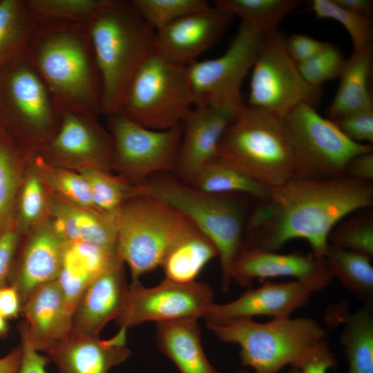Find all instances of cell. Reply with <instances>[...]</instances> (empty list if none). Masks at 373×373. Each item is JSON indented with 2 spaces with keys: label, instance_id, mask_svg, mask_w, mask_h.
<instances>
[{
  "label": "cell",
  "instance_id": "cell-39",
  "mask_svg": "<svg viewBox=\"0 0 373 373\" xmlns=\"http://www.w3.org/2000/svg\"><path fill=\"white\" fill-rule=\"evenodd\" d=\"M143 20L155 32L209 3L204 0H132Z\"/></svg>",
  "mask_w": 373,
  "mask_h": 373
},
{
  "label": "cell",
  "instance_id": "cell-40",
  "mask_svg": "<svg viewBox=\"0 0 373 373\" xmlns=\"http://www.w3.org/2000/svg\"><path fill=\"white\" fill-rule=\"evenodd\" d=\"M103 0H28L38 21L52 20L88 24Z\"/></svg>",
  "mask_w": 373,
  "mask_h": 373
},
{
  "label": "cell",
  "instance_id": "cell-10",
  "mask_svg": "<svg viewBox=\"0 0 373 373\" xmlns=\"http://www.w3.org/2000/svg\"><path fill=\"white\" fill-rule=\"evenodd\" d=\"M296 169L295 178L330 179L345 176L356 155L372 152V145L355 142L316 108L300 104L281 120Z\"/></svg>",
  "mask_w": 373,
  "mask_h": 373
},
{
  "label": "cell",
  "instance_id": "cell-46",
  "mask_svg": "<svg viewBox=\"0 0 373 373\" xmlns=\"http://www.w3.org/2000/svg\"><path fill=\"white\" fill-rule=\"evenodd\" d=\"M338 361L329 345L316 350L296 368L301 373H327L329 369H336Z\"/></svg>",
  "mask_w": 373,
  "mask_h": 373
},
{
  "label": "cell",
  "instance_id": "cell-34",
  "mask_svg": "<svg viewBox=\"0 0 373 373\" xmlns=\"http://www.w3.org/2000/svg\"><path fill=\"white\" fill-rule=\"evenodd\" d=\"M30 159L52 195L75 205L95 208L88 183L79 172L50 164L35 152L30 153Z\"/></svg>",
  "mask_w": 373,
  "mask_h": 373
},
{
  "label": "cell",
  "instance_id": "cell-38",
  "mask_svg": "<svg viewBox=\"0 0 373 373\" xmlns=\"http://www.w3.org/2000/svg\"><path fill=\"white\" fill-rule=\"evenodd\" d=\"M310 8L318 18L334 19L344 26L351 37L353 52L372 47L371 17L344 9L333 0H312Z\"/></svg>",
  "mask_w": 373,
  "mask_h": 373
},
{
  "label": "cell",
  "instance_id": "cell-8",
  "mask_svg": "<svg viewBox=\"0 0 373 373\" xmlns=\"http://www.w3.org/2000/svg\"><path fill=\"white\" fill-rule=\"evenodd\" d=\"M148 195L160 199L184 213L215 244L222 271V289L227 291L232 264L242 246L244 218L229 195H213L174 180L144 182L131 186L129 198Z\"/></svg>",
  "mask_w": 373,
  "mask_h": 373
},
{
  "label": "cell",
  "instance_id": "cell-7",
  "mask_svg": "<svg viewBox=\"0 0 373 373\" xmlns=\"http://www.w3.org/2000/svg\"><path fill=\"white\" fill-rule=\"evenodd\" d=\"M61 111L25 55L0 66V130L28 152L55 135Z\"/></svg>",
  "mask_w": 373,
  "mask_h": 373
},
{
  "label": "cell",
  "instance_id": "cell-1",
  "mask_svg": "<svg viewBox=\"0 0 373 373\" xmlns=\"http://www.w3.org/2000/svg\"><path fill=\"white\" fill-rule=\"evenodd\" d=\"M254 210L242 247L277 251L303 239L312 254L323 258L333 228L351 213L373 205V184L347 176L330 179L294 178L269 189Z\"/></svg>",
  "mask_w": 373,
  "mask_h": 373
},
{
  "label": "cell",
  "instance_id": "cell-3",
  "mask_svg": "<svg viewBox=\"0 0 373 373\" xmlns=\"http://www.w3.org/2000/svg\"><path fill=\"white\" fill-rule=\"evenodd\" d=\"M102 82V113L120 111L140 67L155 52V31L131 1L103 0L88 23Z\"/></svg>",
  "mask_w": 373,
  "mask_h": 373
},
{
  "label": "cell",
  "instance_id": "cell-27",
  "mask_svg": "<svg viewBox=\"0 0 373 373\" xmlns=\"http://www.w3.org/2000/svg\"><path fill=\"white\" fill-rule=\"evenodd\" d=\"M217 256L215 244L194 225L171 245L160 267L166 279L190 283L196 281L203 268Z\"/></svg>",
  "mask_w": 373,
  "mask_h": 373
},
{
  "label": "cell",
  "instance_id": "cell-21",
  "mask_svg": "<svg viewBox=\"0 0 373 373\" xmlns=\"http://www.w3.org/2000/svg\"><path fill=\"white\" fill-rule=\"evenodd\" d=\"M313 293L305 284L296 280L264 282L258 288L250 287L231 302L214 303L204 318L210 322L253 319L256 316L288 318L305 305Z\"/></svg>",
  "mask_w": 373,
  "mask_h": 373
},
{
  "label": "cell",
  "instance_id": "cell-29",
  "mask_svg": "<svg viewBox=\"0 0 373 373\" xmlns=\"http://www.w3.org/2000/svg\"><path fill=\"white\" fill-rule=\"evenodd\" d=\"M37 24L28 0H0V66L25 55Z\"/></svg>",
  "mask_w": 373,
  "mask_h": 373
},
{
  "label": "cell",
  "instance_id": "cell-15",
  "mask_svg": "<svg viewBox=\"0 0 373 373\" xmlns=\"http://www.w3.org/2000/svg\"><path fill=\"white\" fill-rule=\"evenodd\" d=\"M97 115L81 110H61L57 131L35 153L49 164L66 169L92 167L108 171L112 164L113 140Z\"/></svg>",
  "mask_w": 373,
  "mask_h": 373
},
{
  "label": "cell",
  "instance_id": "cell-14",
  "mask_svg": "<svg viewBox=\"0 0 373 373\" xmlns=\"http://www.w3.org/2000/svg\"><path fill=\"white\" fill-rule=\"evenodd\" d=\"M213 300L212 289L204 283H179L165 278L146 287L135 279L128 284L126 303L116 322L128 329L149 321L198 319L205 316Z\"/></svg>",
  "mask_w": 373,
  "mask_h": 373
},
{
  "label": "cell",
  "instance_id": "cell-51",
  "mask_svg": "<svg viewBox=\"0 0 373 373\" xmlns=\"http://www.w3.org/2000/svg\"><path fill=\"white\" fill-rule=\"evenodd\" d=\"M335 3L349 11L371 17L373 8L370 0H333Z\"/></svg>",
  "mask_w": 373,
  "mask_h": 373
},
{
  "label": "cell",
  "instance_id": "cell-20",
  "mask_svg": "<svg viewBox=\"0 0 373 373\" xmlns=\"http://www.w3.org/2000/svg\"><path fill=\"white\" fill-rule=\"evenodd\" d=\"M73 314L57 280L41 285L22 305L21 341L38 352L48 353L72 332Z\"/></svg>",
  "mask_w": 373,
  "mask_h": 373
},
{
  "label": "cell",
  "instance_id": "cell-45",
  "mask_svg": "<svg viewBox=\"0 0 373 373\" xmlns=\"http://www.w3.org/2000/svg\"><path fill=\"white\" fill-rule=\"evenodd\" d=\"M325 44L305 35L293 34L285 37L286 48L297 64L312 58L324 48Z\"/></svg>",
  "mask_w": 373,
  "mask_h": 373
},
{
  "label": "cell",
  "instance_id": "cell-6",
  "mask_svg": "<svg viewBox=\"0 0 373 373\" xmlns=\"http://www.w3.org/2000/svg\"><path fill=\"white\" fill-rule=\"evenodd\" d=\"M111 215L117 230L116 254L132 280L160 266L171 245L194 224L166 202L148 195L131 197Z\"/></svg>",
  "mask_w": 373,
  "mask_h": 373
},
{
  "label": "cell",
  "instance_id": "cell-4",
  "mask_svg": "<svg viewBox=\"0 0 373 373\" xmlns=\"http://www.w3.org/2000/svg\"><path fill=\"white\" fill-rule=\"evenodd\" d=\"M220 341L240 347L241 365L255 373H279L287 365L298 367L318 349L329 345L327 329L311 317L206 321Z\"/></svg>",
  "mask_w": 373,
  "mask_h": 373
},
{
  "label": "cell",
  "instance_id": "cell-30",
  "mask_svg": "<svg viewBox=\"0 0 373 373\" xmlns=\"http://www.w3.org/2000/svg\"><path fill=\"white\" fill-rule=\"evenodd\" d=\"M340 334L347 373H373V307L362 306L343 318Z\"/></svg>",
  "mask_w": 373,
  "mask_h": 373
},
{
  "label": "cell",
  "instance_id": "cell-44",
  "mask_svg": "<svg viewBox=\"0 0 373 373\" xmlns=\"http://www.w3.org/2000/svg\"><path fill=\"white\" fill-rule=\"evenodd\" d=\"M21 233L12 220L0 233V288L8 285Z\"/></svg>",
  "mask_w": 373,
  "mask_h": 373
},
{
  "label": "cell",
  "instance_id": "cell-18",
  "mask_svg": "<svg viewBox=\"0 0 373 373\" xmlns=\"http://www.w3.org/2000/svg\"><path fill=\"white\" fill-rule=\"evenodd\" d=\"M233 17L215 5L191 13L155 32L156 52L188 66L220 40Z\"/></svg>",
  "mask_w": 373,
  "mask_h": 373
},
{
  "label": "cell",
  "instance_id": "cell-49",
  "mask_svg": "<svg viewBox=\"0 0 373 373\" xmlns=\"http://www.w3.org/2000/svg\"><path fill=\"white\" fill-rule=\"evenodd\" d=\"M22 358L18 373H46V366L50 359L21 341Z\"/></svg>",
  "mask_w": 373,
  "mask_h": 373
},
{
  "label": "cell",
  "instance_id": "cell-37",
  "mask_svg": "<svg viewBox=\"0 0 373 373\" xmlns=\"http://www.w3.org/2000/svg\"><path fill=\"white\" fill-rule=\"evenodd\" d=\"M79 172L88 183L96 209L112 213L129 198L131 185L120 176L97 168H84Z\"/></svg>",
  "mask_w": 373,
  "mask_h": 373
},
{
  "label": "cell",
  "instance_id": "cell-48",
  "mask_svg": "<svg viewBox=\"0 0 373 373\" xmlns=\"http://www.w3.org/2000/svg\"><path fill=\"white\" fill-rule=\"evenodd\" d=\"M21 300L17 289L10 285L0 288V316L6 320L21 314Z\"/></svg>",
  "mask_w": 373,
  "mask_h": 373
},
{
  "label": "cell",
  "instance_id": "cell-52",
  "mask_svg": "<svg viewBox=\"0 0 373 373\" xmlns=\"http://www.w3.org/2000/svg\"><path fill=\"white\" fill-rule=\"evenodd\" d=\"M9 329L8 320L0 316V337L5 336Z\"/></svg>",
  "mask_w": 373,
  "mask_h": 373
},
{
  "label": "cell",
  "instance_id": "cell-22",
  "mask_svg": "<svg viewBox=\"0 0 373 373\" xmlns=\"http://www.w3.org/2000/svg\"><path fill=\"white\" fill-rule=\"evenodd\" d=\"M128 289L124 263L117 257L86 287L73 314L72 331L99 336L110 321L120 316Z\"/></svg>",
  "mask_w": 373,
  "mask_h": 373
},
{
  "label": "cell",
  "instance_id": "cell-2",
  "mask_svg": "<svg viewBox=\"0 0 373 373\" xmlns=\"http://www.w3.org/2000/svg\"><path fill=\"white\" fill-rule=\"evenodd\" d=\"M24 55L61 111L102 113V82L88 24L37 20Z\"/></svg>",
  "mask_w": 373,
  "mask_h": 373
},
{
  "label": "cell",
  "instance_id": "cell-12",
  "mask_svg": "<svg viewBox=\"0 0 373 373\" xmlns=\"http://www.w3.org/2000/svg\"><path fill=\"white\" fill-rule=\"evenodd\" d=\"M106 117L113 140L111 169L131 186L154 173L176 169L182 124L159 131L136 123L120 111Z\"/></svg>",
  "mask_w": 373,
  "mask_h": 373
},
{
  "label": "cell",
  "instance_id": "cell-17",
  "mask_svg": "<svg viewBox=\"0 0 373 373\" xmlns=\"http://www.w3.org/2000/svg\"><path fill=\"white\" fill-rule=\"evenodd\" d=\"M277 277L294 278L313 292L325 289L333 279L324 259L312 253L280 254L257 248L242 247L230 271L231 282L249 288L256 279Z\"/></svg>",
  "mask_w": 373,
  "mask_h": 373
},
{
  "label": "cell",
  "instance_id": "cell-13",
  "mask_svg": "<svg viewBox=\"0 0 373 373\" xmlns=\"http://www.w3.org/2000/svg\"><path fill=\"white\" fill-rule=\"evenodd\" d=\"M264 35L242 21L224 54L187 66L194 106L244 104L241 86L255 63Z\"/></svg>",
  "mask_w": 373,
  "mask_h": 373
},
{
  "label": "cell",
  "instance_id": "cell-28",
  "mask_svg": "<svg viewBox=\"0 0 373 373\" xmlns=\"http://www.w3.org/2000/svg\"><path fill=\"white\" fill-rule=\"evenodd\" d=\"M323 259L332 278L363 303L373 307V267L370 257L328 245Z\"/></svg>",
  "mask_w": 373,
  "mask_h": 373
},
{
  "label": "cell",
  "instance_id": "cell-43",
  "mask_svg": "<svg viewBox=\"0 0 373 373\" xmlns=\"http://www.w3.org/2000/svg\"><path fill=\"white\" fill-rule=\"evenodd\" d=\"M333 122L351 140L361 144L373 143V108L359 111Z\"/></svg>",
  "mask_w": 373,
  "mask_h": 373
},
{
  "label": "cell",
  "instance_id": "cell-53",
  "mask_svg": "<svg viewBox=\"0 0 373 373\" xmlns=\"http://www.w3.org/2000/svg\"><path fill=\"white\" fill-rule=\"evenodd\" d=\"M234 373H248L247 372H245V371H236ZM287 373H301L300 370L298 368H295V367H292L291 370H290L289 372H287Z\"/></svg>",
  "mask_w": 373,
  "mask_h": 373
},
{
  "label": "cell",
  "instance_id": "cell-50",
  "mask_svg": "<svg viewBox=\"0 0 373 373\" xmlns=\"http://www.w3.org/2000/svg\"><path fill=\"white\" fill-rule=\"evenodd\" d=\"M21 345L13 347L0 358V373H18L22 358Z\"/></svg>",
  "mask_w": 373,
  "mask_h": 373
},
{
  "label": "cell",
  "instance_id": "cell-47",
  "mask_svg": "<svg viewBox=\"0 0 373 373\" xmlns=\"http://www.w3.org/2000/svg\"><path fill=\"white\" fill-rule=\"evenodd\" d=\"M345 176L366 182L373 180V153H361L354 157L348 163Z\"/></svg>",
  "mask_w": 373,
  "mask_h": 373
},
{
  "label": "cell",
  "instance_id": "cell-19",
  "mask_svg": "<svg viewBox=\"0 0 373 373\" xmlns=\"http://www.w3.org/2000/svg\"><path fill=\"white\" fill-rule=\"evenodd\" d=\"M244 104L196 106L190 111L182 124L175 169L186 182L217 157L224 133Z\"/></svg>",
  "mask_w": 373,
  "mask_h": 373
},
{
  "label": "cell",
  "instance_id": "cell-35",
  "mask_svg": "<svg viewBox=\"0 0 373 373\" xmlns=\"http://www.w3.org/2000/svg\"><path fill=\"white\" fill-rule=\"evenodd\" d=\"M298 0H216L213 5L238 15L264 34L278 30L282 19L299 6Z\"/></svg>",
  "mask_w": 373,
  "mask_h": 373
},
{
  "label": "cell",
  "instance_id": "cell-31",
  "mask_svg": "<svg viewBox=\"0 0 373 373\" xmlns=\"http://www.w3.org/2000/svg\"><path fill=\"white\" fill-rule=\"evenodd\" d=\"M189 184L213 195L245 193L259 200L265 198L269 188L255 181L218 156L203 166Z\"/></svg>",
  "mask_w": 373,
  "mask_h": 373
},
{
  "label": "cell",
  "instance_id": "cell-11",
  "mask_svg": "<svg viewBox=\"0 0 373 373\" xmlns=\"http://www.w3.org/2000/svg\"><path fill=\"white\" fill-rule=\"evenodd\" d=\"M251 71L247 106L282 120L300 104L316 108L321 102V86H312L304 79L286 48L285 37L278 30L264 35Z\"/></svg>",
  "mask_w": 373,
  "mask_h": 373
},
{
  "label": "cell",
  "instance_id": "cell-23",
  "mask_svg": "<svg viewBox=\"0 0 373 373\" xmlns=\"http://www.w3.org/2000/svg\"><path fill=\"white\" fill-rule=\"evenodd\" d=\"M126 340L125 327L108 339L72 331L47 354L59 373H108L130 356Z\"/></svg>",
  "mask_w": 373,
  "mask_h": 373
},
{
  "label": "cell",
  "instance_id": "cell-24",
  "mask_svg": "<svg viewBox=\"0 0 373 373\" xmlns=\"http://www.w3.org/2000/svg\"><path fill=\"white\" fill-rule=\"evenodd\" d=\"M50 216L66 242H85L116 250L117 230L111 213L50 195Z\"/></svg>",
  "mask_w": 373,
  "mask_h": 373
},
{
  "label": "cell",
  "instance_id": "cell-42",
  "mask_svg": "<svg viewBox=\"0 0 373 373\" xmlns=\"http://www.w3.org/2000/svg\"><path fill=\"white\" fill-rule=\"evenodd\" d=\"M117 258L116 250L85 242H67L64 259L94 278Z\"/></svg>",
  "mask_w": 373,
  "mask_h": 373
},
{
  "label": "cell",
  "instance_id": "cell-9",
  "mask_svg": "<svg viewBox=\"0 0 373 373\" xmlns=\"http://www.w3.org/2000/svg\"><path fill=\"white\" fill-rule=\"evenodd\" d=\"M194 107L187 66L154 52L133 78L120 111L153 130L182 124Z\"/></svg>",
  "mask_w": 373,
  "mask_h": 373
},
{
  "label": "cell",
  "instance_id": "cell-16",
  "mask_svg": "<svg viewBox=\"0 0 373 373\" xmlns=\"http://www.w3.org/2000/svg\"><path fill=\"white\" fill-rule=\"evenodd\" d=\"M66 243L49 218L21 234L8 285L17 289L22 305L35 289L58 279Z\"/></svg>",
  "mask_w": 373,
  "mask_h": 373
},
{
  "label": "cell",
  "instance_id": "cell-26",
  "mask_svg": "<svg viewBox=\"0 0 373 373\" xmlns=\"http://www.w3.org/2000/svg\"><path fill=\"white\" fill-rule=\"evenodd\" d=\"M372 66V47L352 52L346 59L339 76L336 95L327 109L329 119L334 121L349 114L373 108L368 88Z\"/></svg>",
  "mask_w": 373,
  "mask_h": 373
},
{
  "label": "cell",
  "instance_id": "cell-41",
  "mask_svg": "<svg viewBox=\"0 0 373 373\" xmlns=\"http://www.w3.org/2000/svg\"><path fill=\"white\" fill-rule=\"evenodd\" d=\"M346 59L339 48L326 42L324 48L312 58L297 64L304 79L314 86L339 77Z\"/></svg>",
  "mask_w": 373,
  "mask_h": 373
},
{
  "label": "cell",
  "instance_id": "cell-32",
  "mask_svg": "<svg viewBox=\"0 0 373 373\" xmlns=\"http://www.w3.org/2000/svg\"><path fill=\"white\" fill-rule=\"evenodd\" d=\"M28 154L0 130V233L11 220Z\"/></svg>",
  "mask_w": 373,
  "mask_h": 373
},
{
  "label": "cell",
  "instance_id": "cell-36",
  "mask_svg": "<svg viewBox=\"0 0 373 373\" xmlns=\"http://www.w3.org/2000/svg\"><path fill=\"white\" fill-rule=\"evenodd\" d=\"M329 245L373 258V211H356L341 220L328 236Z\"/></svg>",
  "mask_w": 373,
  "mask_h": 373
},
{
  "label": "cell",
  "instance_id": "cell-5",
  "mask_svg": "<svg viewBox=\"0 0 373 373\" xmlns=\"http://www.w3.org/2000/svg\"><path fill=\"white\" fill-rule=\"evenodd\" d=\"M218 157L269 189L296 176L281 119L246 104L224 133Z\"/></svg>",
  "mask_w": 373,
  "mask_h": 373
},
{
  "label": "cell",
  "instance_id": "cell-25",
  "mask_svg": "<svg viewBox=\"0 0 373 373\" xmlns=\"http://www.w3.org/2000/svg\"><path fill=\"white\" fill-rule=\"evenodd\" d=\"M156 338L159 350L180 373H221L204 353L197 318L157 323Z\"/></svg>",
  "mask_w": 373,
  "mask_h": 373
},
{
  "label": "cell",
  "instance_id": "cell-33",
  "mask_svg": "<svg viewBox=\"0 0 373 373\" xmlns=\"http://www.w3.org/2000/svg\"><path fill=\"white\" fill-rule=\"evenodd\" d=\"M32 168L31 171H24L11 218L21 234L39 226L50 216V195L39 175Z\"/></svg>",
  "mask_w": 373,
  "mask_h": 373
}]
</instances>
